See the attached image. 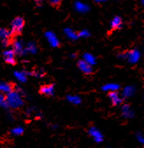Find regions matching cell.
I'll list each match as a JSON object with an SVG mask.
<instances>
[{
	"instance_id": "2",
	"label": "cell",
	"mask_w": 144,
	"mask_h": 148,
	"mask_svg": "<svg viewBox=\"0 0 144 148\" xmlns=\"http://www.w3.org/2000/svg\"><path fill=\"white\" fill-rule=\"evenodd\" d=\"M0 40H2V43L7 47L12 44L14 40L13 35L12 34L11 31H9L6 28H0Z\"/></svg>"
},
{
	"instance_id": "10",
	"label": "cell",
	"mask_w": 144,
	"mask_h": 148,
	"mask_svg": "<svg viewBox=\"0 0 144 148\" xmlns=\"http://www.w3.org/2000/svg\"><path fill=\"white\" fill-rule=\"evenodd\" d=\"M6 102V96L4 93L0 92V106L3 105Z\"/></svg>"
},
{
	"instance_id": "1",
	"label": "cell",
	"mask_w": 144,
	"mask_h": 148,
	"mask_svg": "<svg viewBox=\"0 0 144 148\" xmlns=\"http://www.w3.org/2000/svg\"><path fill=\"white\" fill-rule=\"evenodd\" d=\"M11 26V33L13 35V37L16 38L17 36H19L23 31V28L25 26V19L21 17H16L12 20Z\"/></svg>"
},
{
	"instance_id": "8",
	"label": "cell",
	"mask_w": 144,
	"mask_h": 148,
	"mask_svg": "<svg viewBox=\"0 0 144 148\" xmlns=\"http://www.w3.org/2000/svg\"><path fill=\"white\" fill-rule=\"evenodd\" d=\"M108 97L111 99L112 103L113 106H117L121 102V98L119 97V94L117 92H114V91L109 92L108 93Z\"/></svg>"
},
{
	"instance_id": "5",
	"label": "cell",
	"mask_w": 144,
	"mask_h": 148,
	"mask_svg": "<svg viewBox=\"0 0 144 148\" xmlns=\"http://www.w3.org/2000/svg\"><path fill=\"white\" fill-rule=\"evenodd\" d=\"M77 65V68L85 75H92L93 73V69L92 67L85 61H83V60H80L77 62L76 63Z\"/></svg>"
},
{
	"instance_id": "7",
	"label": "cell",
	"mask_w": 144,
	"mask_h": 148,
	"mask_svg": "<svg viewBox=\"0 0 144 148\" xmlns=\"http://www.w3.org/2000/svg\"><path fill=\"white\" fill-rule=\"evenodd\" d=\"M14 84L13 82H6V83H3L2 85H0V92H2L5 94V92H9L12 93L13 91L14 88Z\"/></svg>"
},
{
	"instance_id": "4",
	"label": "cell",
	"mask_w": 144,
	"mask_h": 148,
	"mask_svg": "<svg viewBox=\"0 0 144 148\" xmlns=\"http://www.w3.org/2000/svg\"><path fill=\"white\" fill-rule=\"evenodd\" d=\"M54 85L53 83L41 85L39 88V94L42 96H46L48 97H52L54 95Z\"/></svg>"
},
{
	"instance_id": "6",
	"label": "cell",
	"mask_w": 144,
	"mask_h": 148,
	"mask_svg": "<svg viewBox=\"0 0 144 148\" xmlns=\"http://www.w3.org/2000/svg\"><path fill=\"white\" fill-rule=\"evenodd\" d=\"M122 25H123L122 18L121 17H119V16L115 17L112 19V24H111V31L108 34H111L113 31L119 30V29H121L122 27Z\"/></svg>"
},
{
	"instance_id": "9",
	"label": "cell",
	"mask_w": 144,
	"mask_h": 148,
	"mask_svg": "<svg viewBox=\"0 0 144 148\" xmlns=\"http://www.w3.org/2000/svg\"><path fill=\"white\" fill-rule=\"evenodd\" d=\"M62 1H63V0H48V2L49 3V5H52L53 7H55V8H58L61 5Z\"/></svg>"
},
{
	"instance_id": "3",
	"label": "cell",
	"mask_w": 144,
	"mask_h": 148,
	"mask_svg": "<svg viewBox=\"0 0 144 148\" xmlns=\"http://www.w3.org/2000/svg\"><path fill=\"white\" fill-rule=\"evenodd\" d=\"M15 51L12 49L10 50H6L3 53V58L4 61L7 63L10 64L12 66H15L17 64V61H16V57H15Z\"/></svg>"
}]
</instances>
